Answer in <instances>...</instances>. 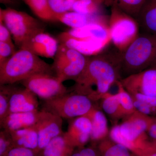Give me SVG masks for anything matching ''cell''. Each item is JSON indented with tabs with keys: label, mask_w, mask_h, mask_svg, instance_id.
Returning <instances> with one entry per match:
<instances>
[{
	"label": "cell",
	"mask_w": 156,
	"mask_h": 156,
	"mask_svg": "<svg viewBox=\"0 0 156 156\" xmlns=\"http://www.w3.org/2000/svg\"><path fill=\"white\" fill-rule=\"evenodd\" d=\"M96 148L100 156H136L128 148L115 142L109 136L98 143Z\"/></svg>",
	"instance_id": "obj_22"
},
{
	"label": "cell",
	"mask_w": 156,
	"mask_h": 156,
	"mask_svg": "<svg viewBox=\"0 0 156 156\" xmlns=\"http://www.w3.org/2000/svg\"><path fill=\"white\" fill-rule=\"evenodd\" d=\"M152 119V117L136 110L124 118L120 124L113 126L109 137L135 154L148 145L149 140L146 132Z\"/></svg>",
	"instance_id": "obj_4"
},
{
	"label": "cell",
	"mask_w": 156,
	"mask_h": 156,
	"mask_svg": "<svg viewBox=\"0 0 156 156\" xmlns=\"http://www.w3.org/2000/svg\"><path fill=\"white\" fill-rule=\"evenodd\" d=\"M39 105L37 96L29 89L25 87L19 89L12 88L9 101V114L35 111L38 110Z\"/></svg>",
	"instance_id": "obj_15"
},
{
	"label": "cell",
	"mask_w": 156,
	"mask_h": 156,
	"mask_svg": "<svg viewBox=\"0 0 156 156\" xmlns=\"http://www.w3.org/2000/svg\"><path fill=\"white\" fill-rule=\"evenodd\" d=\"M16 51L14 42H0V65L13 56Z\"/></svg>",
	"instance_id": "obj_31"
},
{
	"label": "cell",
	"mask_w": 156,
	"mask_h": 156,
	"mask_svg": "<svg viewBox=\"0 0 156 156\" xmlns=\"http://www.w3.org/2000/svg\"><path fill=\"white\" fill-rule=\"evenodd\" d=\"M150 67H156V58L155 59L154 61V62H153L151 65Z\"/></svg>",
	"instance_id": "obj_40"
},
{
	"label": "cell",
	"mask_w": 156,
	"mask_h": 156,
	"mask_svg": "<svg viewBox=\"0 0 156 156\" xmlns=\"http://www.w3.org/2000/svg\"><path fill=\"white\" fill-rule=\"evenodd\" d=\"M17 0H0L1 4L7 5H12L16 4Z\"/></svg>",
	"instance_id": "obj_38"
},
{
	"label": "cell",
	"mask_w": 156,
	"mask_h": 156,
	"mask_svg": "<svg viewBox=\"0 0 156 156\" xmlns=\"http://www.w3.org/2000/svg\"><path fill=\"white\" fill-rule=\"evenodd\" d=\"M146 133L151 139L156 140V116L152 117Z\"/></svg>",
	"instance_id": "obj_37"
},
{
	"label": "cell",
	"mask_w": 156,
	"mask_h": 156,
	"mask_svg": "<svg viewBox=\"0 0 156 156\" xmlns=\"http://www.w3.org/2000/svg\"><path fill=\"white\" fill-rule=\"evenodd\" d=\"M53 73L52 65L30 50L21 48L0 65V85L20 82L37 74Z\"/></svg>",
	"instance_id": "obj_3"
},
{
	"label": "cell",
	"mask_w": 156,
	"mask_h": 156,
	"mask_svg": "<svg viewBox=\"0 0 156 156\" xmlns=\"http://www.w3.org/2000/svg\"><path fill=\"white\" fill-rule=\"evenodd\" d=\"M116 85L118 87L117 96L121 106L127 116L133 113L136 111L134 106L133 99L131 94L123 87L120 81L117 82Z\"/></svg>",
	"instance_id": "obj_28"
},
{
	"label": "cell",
	"mask_w": 156,
	"mask_h": 156,
	"mask_svg": "<svg viewBox=\"0 0 156 156\" xmlns=\"http://www.w3.org/2000/svg\"><path fill=\"white\" fill-rule=\"evenodd\" d=\"M120 53L122 79L147 69L156 58V35L140 32Z\"/></svg>",
	"instance_id": "obj_5"
},
{
	"label": "cell",
	"mask_w": 156,
	"mask_h": 156,
	"mask_svg": "<svg viewBox=\"0 0 156 156\" xmlns=\"http://www.w3.org/2000/svg\"><path fill=\"white\" fill-rule=\"evenodd\" d=\"M88 59L77 50L60 43L52 65L54 73L62 83L75 80L83 71Z\"/></svg>",
	"instance_id": "obj_9"
},
{
	"label": "cell",
	"mask_w": 156,
	"mask_h": 156,
	"mask_svg": "<svg viewBox=\"0 0 156 156\" xmlns=\"http://www.w3.org/2000/svg\"><path fill=\"white\" fill-rule=\"evenodd\" d=\"M69 92L59 97L44 100L43 109L62 119H72L85 115L94 107L93 101L87 95L73 91Z\"/></svg>",
	"instance_id": "obj_7"
},
{
	"label": "cell",
	"mask_w": 156,
	"mask_h": 156,
	"mask_svg": "<svg viewBox=\"0 0 156 156\" xmlns=\"http://www.w3.org/2000/svg\"><path fill=\"white\" fill-rule=\"evenodd\" d=\"M104 0H76L72 11L92 16L99 14Z\"/></svg>",
	"instance_id": "obj_27"
},
{
	"label": "cell",
	"mask_w": 156,
	"mask_h": 156,
	"mask_svg": "<svg viewBox=\"0 0 156 156\" xmlns=\"http://www.w3.org/2000/svg\"><path fill=\"white\" fill-rule=\"evenodd\" d=\"M0 20L9 29L14 44L19 48L37 34L44 32V26L37 20L11 8L1 9Z\"/></svg>",
	"instance_id": "obj_6"
},
{
	"label": "cell",
	"mask_w": 156,
	"mask_h": 156,
	"mask_svg": "<svg viewBox=\"0 0 156 156\" xmlns=\"http://www.w3.org/2000/svg\"><path fill=\"white\" fill-rule=\"evenodd\" d=\"M96 15L88 16L75 11H70L55 14V17L56 20L60 21L72 28H78L83 27L91 22Z\"/></svg>",
	"instance_id": "obj_23"
},
{
	"label": "cell",
	"mask_w": 156,
	"mask_h": 156,
	"mask_svg": "<svg viewBox=\"0 0 156 156\" xmlns=\"http://www.w3.org/2000/svg\"><path fill=\"white\" fill-rule=\"evenodd\" d=\"M9 132L14 147L26 148L34 151L36 153H38V134L34 126Z\"/></svg>",
	"instance_id": "obj_19"
},
{
	"label": "cell",
	"mask_w": 156,
	"mask_h": 156,
	"mask_svg": "<svg viewBox=\"0 0 156 156\" xmlns=\"http://www.w3.org/2000/svg\"><path fill=\"white\" fill-rule=\"evenodd\" d=\"M100 101L104 112L108 116L115 125L118 124L119 121L127 116L121 106L117 94L107 92L103 95Z\"/></svg>",
	"instance_id": "obj_20"
},
{
	"label": "cell",
	"mask_w": 156,
	"mask_h": 156,
	"mask_svg": "<svg viewBox=\"0 0 156 156\" xmlns=\"http://www.w3.org/2000/svg\"><path fill=\"white\" fill-rule=\"evenodd\" d=\"M131 95L156 96V67H150L120 80Z\"/></svg>",
	"instance_id": "obj_12"
},
{
	"label": "cell",
	"mask_w": 156,
	"mask_h": 156,
	"mask_svg": "<svg viewBox=\"0 0 156 156\" xmlns=\"http://www.w3.org/2000/svg\"><path fill=\"white\" fill-rule=\"evenodd\" d=\"M121 67V53L116 48L88 57L83 71L74 80L73 91L90 98L95 86L92 100L93 102L100 101L112 86L122 80Z\"/></svg>",
	"instance_id": "obj_1"
},
{
	"label": "cell",
	"mask_w": 156,
	"mask_h": 156,
	"mask_svg": "<svg viewBox=\"0 0 156 156\" xmlns=\"http://www.w3.org/2000/svg\"><path fill=\"white\" fill-rule=\"evenodd\" d=\"M14 147L10 132L3 130L0 132V156H3L9 149Z\"/></svg>",
	"instance_id": "obj_32"
},
{
	"label": "cell",
	"mask_w": 156,
	"mask_h": 156,
	"mask_svg": "<svg viewBox=\"0 0 156 156\" xmlns=\"http://www.w3.org/2000/svg\"><path fill=\"white\" fill-rule=\"evenodd\" d=\"M36 16L46 21L56 20L48 0H23Z\"/></svg>",
	"instance_id": "obj_26"
},
{
	"label": "cell",
	"mask_w": 156,
	"mask_h": 156,
	"mask_svg": "<svg viewBox=\"0 0 156 156\" xmlns=\"http://www.w3.org/2000/svg\"><path fill=\"white\" fill-rule=\"evenodd\" d=\"M0 42L13 43L12 35L9 29L0 20Z\"/></svg>",
	"instance_id": "obj_35"
},
{
	"label": "cell",
	"mask_w": 156,
	"mask_h": 156,
	"mask_svg": "<svg viewBox=\"0 0 156 156\" xmlns=\"http://www.w3.org/2000/svg\"><path fill=\"white\" fill-rule=\"evenodd\" d=\"M76 0H48L49 6L54 15L72 11Z\"/></svg>",
	"instance_id": "obj_30"
},
{
	"label": "cell",
	"mask_w": 156,
	"mask_h": 156,
	"mask_svg": "<svg viewBox=\"0 0 156 156\" xmlns=\"http://www.w3.org/2000/svg\"><path fill=\"white\" fill-rule=\"evenodd\" d=\"M108 23L111 41L120 52L126 50L140 33L136 20L116 7L111 8Z\"/></svg>",
	"instance_id": "obj_8"
},
{
	"label": "cell",
	"mask_w": 156,
	"mask_h": 156,
	"mask_svg": "<svg viewBox=\"0 0 156 156\" xmlns=\"http://www.w3.org/2000/svg\"><path fill=\"white\" fill-rule=\"evenodd\" d=\"M85 115L89 118L92 124L90 140L98 143L108 136V122L104 112L94 105Z\"/></svg>",
	"instance_id": "obj_18"
},
{
	"label": "cell",
	"mask_w": 156,
	"mask_h": 156,
	"mask_svg": "<svg viewBox=\"0 0 156 156\" xmlns=\"http://www.w3.org/2000/svg\"><path fill=\"white\" fill-rule=\"evenodd\" d=\"M35 152L23 147H13L2 156H35Z\"/></svg>",
	"instance_id": "obj_33"
},
{
	"label": "cell",
	"mask_w": 156,
	"mask_h": 156,
	"mask_svg": "<svg viewBox=\"0 0 156 156\" xmlns=\"http://www.w3.org/2000/svg\"><path fill=\"white\" fill-rule=\"evenodd\" d=\"M136 156H156V151L152 147L150 144L147 147L140 150L135 154Z\"/></svg>",
	"instance_id": "obj_36"
},
{
	"label": "cell",
	"mask_w": 156,
	"mask_h": 156,
	"mask_svg": "<svg viewBox=\"0 0 156 156\" xmlns=\"http://www.w3.org/2000/svg\"><path fill=\"white\" fill-rule=\"evenodd\" d=\"M75 148L62 134L54 137L42 150L43 156H71Z\"/></svg>",
	"instance_id": "obj_21"
},
{
	"label": "cell",
	"mask_w": 156,
	"mask_h": 156,
	"mask_svg": "<svg viewBox=\"0 0 156 156\" xmlns=\"http://www.w3.org/2000/svg\"><path fill=\"white\" fill-rule=\"evenodd\" d=\"M62 126V118L44 109L39 111L34 125L38 134V153L43 150L51 140L63 133Z\"/></svg>",
	"instance_id": "obj_11"
},
{
	"label": "cell",
	"mask_w": 156,
	"mask_h": 156,
	"mask_svg": "<svg viewBox=\"0 0 156 156\" xmlns=\"http://www.w3.org/2000/svg\"><path fill=\"white\" fill-rule=\"evenodd\" d=\"M92 124L86 115L77 117L70 121L65 137L73 147H83L91 139Z\"/></svg>",
	"instance_id": "obj_13"
},
{
	"label": "cell",
	"mask_w": 156,
	"mask_h": 156,
	"mask_svg": "<svg viewBox=\"0 0 156 156\" xmlns=\"http://www.w3.org/2000/svg\"><path fill=\"white\" fill-rule=\"evenodd\" d=\"M150 144L151 146L156 151V140L151 139L150 140Z\"/></svg>",
	"instance_id": "obj_39"
},
{
	"label": "cell",
	"mask_w": 156,
	"mask_h": 156,
	"mask_svg": "<svg viewBox=\"0 0 156 156\" xmlns=\"http://www.w3.org/2000/svg\"><path fill=\"white\" fill-rule=\"evenodd\" d=\"M39 111L12 113L0 122L1 128L9 131L32 127L35 125Z\"/></svg>",
	"instance_id": "obj_16"
},
{
	"label": "cell",
	"mask_w": 156,
	"mask_h": 156,
	"mask_svg": "<svg viewBox=\"0 0 156 156\" xmlns=\"http://www.w3.org/2000/svg\"><path fill=\"white\" fill-rule=\"evenodd\" d=\"M131 95L136 110L150 116H156V96L140 94Z\"/></svg>",
	"instance_id": "obj_24"
},
{
	"label": "cell",
	"mask_w": 156,
	"mask_h": 156,
	"mask_svg": "<svg viewBox=\"0 0 156 156\" xmlns=\"http://www.w3.org/2000/svg\"><path fill=\"white\" fill-rule=\"evenodd\" d=\"M135 19L140 32L156 35V0H145Z\"/></svg>",
	"instance_id": "obj_17"
},
{
	"label": "cell",
	"mask_w": 156,
	"mask_h": 156,
	"mask_svg": "<svg viewBox=\"0 0 156 156\" xmlns=\"http://www.w3.org/2000/svg\"><path fill=\"white\" fill-rule=\"evenodd\" d=\"M77 151L73 153L71 156H100L97 148L82 147Z\"/></svg>",
	"instance_id": "obj_34"
},
{
	"label": "cell",
	"mask_w": 156,
	"mask_h": 156,
	"mask_svg": "<svg viewBox=\"0 0 156 156\" xmlns=\"http://www.w3.org/2000/svg\"><path fill=\"white\" fill-rule=\"evenodd\" d=\"M58 46L56 39L44 32H41L31 38L21 48L28 49L39 57L51 58H54L56 55Z\"/></svg>",
	"instance_id": "obj_14"
},
{
	"label": "cell",
	"mask_w": 156,
	"mask_h": 156,
	"mask_svg": "<svg viewBox=\"0 0 156 156\" xmlns=\"http://www.w3.org/2000/svg\"><path fill=\"white\" fill-rule=\"evenodd\" d=\"M145 0H104L105 5L111 8L116 7L136 18Z\"/></svg>",
	"instance_id": "obj_25"
},
{
	"label": "cell",
	"mask_w": 156,
	"mask_h": 156,
	"mask_svg": "<svg viewBox=\"0 0 156 156\" xmlns=\"http://www.w3.org/2000/svg\"><path fill=\"white\" fill-rule=\"evenodd\" d=\"M60 43L86 56L96 55L111 41L105 17L98 14L87 25L63 32L58 37Z\"/></svg>",
	"instance_id": "obj_2"
},
{
	"label": "cell",
	"mask_w": 156,
	"mask_h": 156,
	"mask_svg": "<svg viewBox=\"0 0 156 156\" xmlns=\"http://www.w3.org/2000/svg\"><path fill=\"white\" fill-rule=\"evenodd\" d=\"M12 87L7 85L1 86L0 89V122L9 114V101Z\"/></svg>",
	"instance_id": "obj_29"
},
{
	"label": "cell",
	"mask_w": 156,
	"mask_h": 156,
	"mask_svg": "<svg viewBox=\"0 0 156 156\" xmlns=\"http://www.w3.org/2000/svg\"><path fill=\"white\" fill-rule=\"evenodd\" d=\"M20 83L44 100L59 97L70 92L57 77L50 74H37Z\"/></svg>",
	"instance_id": "obj_10"
}]
</instances>
